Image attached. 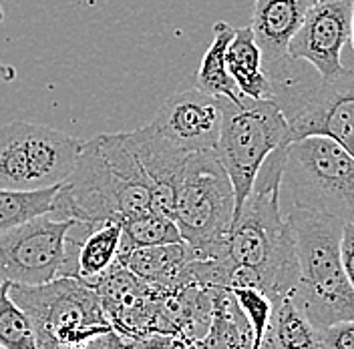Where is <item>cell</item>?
Masks as SVG:
<instances>
[{
	"label": "cell",
	"instance_id": "7a4b0ae2",
	"mask_svg": "<svg viewBox=\"0 0 354 349\" xmlns=\"http://www.w3.org/2000/svg\"><path fill=\"white\" fill-rule=\"evenodd\" d=\"M149 209L151 185L129 132H103L85 141L48 215L103 223L125 221Z\"/></svg>",
	"mask_w": 354,
	"mask_h": 349
},
{
	"label": "cell",
	"instance_id": "6da1fadb",
	"mask_svg": "<svg viewBox=\"0 0 354 349\" xmlns=\"http://www.w3.org/2000/svg\"><path fill=\"white\" fill-rule=\"evenodd\" d=\"M284 159L286 147L266 159L225 239L230 289L256 287L272 301L290 295L300 279L294 231L280 215Z\"/></svg>",
	"mask_w": 354,
	"mask_h": 349
},
{
	"label": "cell",
	"instance_id": "9a60e30c",
	"mask_svg": "<svg viewBox=\"0 0 354 349\" xmlns=\"http://www.w3.org/2000/svg\"><path fill=\"white\" fill-rule=\"evenodd\" d=\"M310 0H256L250 28L262 50L264 63L288 57V44L298 32L310 8Z\"/></svg>",
	"mask_w": 354,
	"mask_h": 349
},
{
	"label": "cell",
	"instance_id": "603a6c76",
	"mask_svg": "<svg viewBox=\"0 0 354 349\" xmlns=\"http://www.w3.org/2000/svg\"><path fill=\"white\" fill-rule=\"evenodd\" d=\"M0 348L39 349L32 321L10 297L8 281H0Z\"/></svg>",
	"mask_w": 354,
	"mask_h": 349
},
{
	"label": "cell",
	"instance_id": "30bf717a",
	"mask_svg": "<svg viewBox=\"0 0 354 349\" xmlns=\"http://www.w3.org/2000/svg\"><path fill=\"white\" fill-rule=\"evenodd\" d=\"M353 0H324L310 4L298 32L288 44V57L304 61L322 81L340 79L346 68L342 65V48L351 41Z\"/></svg>",
	"mask_w": 354,
	"mask_h": 349
},
{
	"label": "cell",
	"instance_id": "277c9868",
	"mask_svg": "<svg viewBox=\"0 0 354 349\" xmlns=\"http://www.w3.org/2000/svg\"><path fill=\"white\" fill-rule=\"evenodd\" d=\"M272 83V101L282 109L290 143L310 134L336 141L354 157V74L346 70L336 81L312 77L304 61L282 59L264 63Z\"/></svg>",
	"mask_w": 354,
	"mask_h": 349
},
{
	"label": "cell",
	"instance_id": "d6986e66",
	"mask_svg": "<svg viewBox=\"0 0 354 349\" xmlns=\"http://www.w3.org/2000/svg\"><path fill=\"white\" fill-rule=\"evenodd\" d=\"M264 346L270 349H320V329L310 323L290 295H284L274 301Z\"/></svg>",
	"mask_w": 354,
	"mask_h": 349
},
{
	"label": "cell",
	"instance_id": "cb8c5ba5",
	"mask_svg": "<svg viewBox=\"0 0 354 349\" xmlns=\"http://www.w3.org/2000/svg\"><path fill=\"white\" fill-rule=\"evenodd\" d=\"M232 291L238 299V306L242 309L248 326L252 329V337H254L252 349H262L270 323H272L274 301L266 295L264 291H260L256 287H234Z\"/></svg>",
	"mask_w": 354,
	"mask_h": 349
},
{
	"label": "cell",
	"instance_id": "ffe728a7",
	"mask_svg": "<svg viewBox=\"0 0 354 349\" xmlns=\"http://www.w3.org/2000/svg\"><path fill=\"white\" fill-rule=\"evenodd\" d=\"M61 185L46 189H6L0 187V233L19 227L30 219L53 211Z\"/></svg>",
	"mask_w": 354,
	"mask_h": 349
},
{
	"label": "cell",
	"instance_id": "4fadbf2b",
	"mask_svg": "<svg viewBox=\"0 0 354 349\" xmlns=\"http://www.w3.org/2000/svg\"><path fill=\"white\" fill-rule=\"evenodd\" d=\"M129 139L151 185V211L174 219L177 179L189 154L167 143L151 125L131 131Z\"/></svg>",
	"mask_w": 354,
	"mask_h": 349
},
{
	"label": "cell",
	"instance_id": "ba28073f",
	"mask_svg": "<svg viewBox=\"0 0 354 349\" xmlns=\"http://www.w3.org/2000/svg\"><path fill=\"white\" fill-rule=\"evenodd\" d=\"M290 145V127L282 109L272 101L245 99L242 105H234L225 99L220 143L216 154L232 181L236 195V213L242 211L254 181L266 159L280 147Z\"/></svg>",
	"mask_w": 354,
	"mask_h": 349
},
{
	"label": "cell",
	"instance_id": "7c38bea8",
	"mask_svg": "<svg viewBox=\"0 0 354 349\" xmlns=\"http://www.w3.org/2000/svg\"><path fill=\"white\" fill-rule=\"evenodd\" d=\"M121 239V221L85 223L73 219L66 231L65 259L59 277H77L95 287L117 263Z\"/></svg>",
	"mask_w": 354,
	"mask_h": 349
},
{
	"label": "cell",
	"instance_id": "d4e9b609",
	"mask_svg": "<svg viewBox=\"0 0 354 349\" xmlns=\"http://www.w3.org/2000/svg\"><path fill=\"white\" fill-rule=\"evenodd\" d=\"M320 349H354V319L320 329Z\"/></svg>",
	"mask_w": 354,
	"mask_h": 349
},
{
	"label": "cell",
	"instance_id": "9c48e42d",
	"mask_svg": "<svg viewBox=\"0 0 354 349\" xmlns=\"http://www.w3.org/2000/svg\"><path fill=\"white\" fill-rule=\"evenodd\" d=\"M73 219L46 215L0 233V281L41 285L59 277Z\"/></svg>",
	"mask_w": 354,
	"mask_h": 349
},
{
	"label": "cell",
	"instance_id": "83f0119b",
	"mask_svg": "<svg viewBox=\"0 0 354 349\" xmlns=\"http://www.w3.org/2000/svg\"><path fill=\"white\" fill-rule=\"evenodd\" d=\"M351 43H353V50H354V0H353V17H351ZM354 74V68H353Z\"/></svg>",
	"mask_w": 354,
	"mask_h": 349
},
{
	"label": "cell",
	"instance_id": "5bb4252c",
	"mask_svg": "<svg viewBox=\"0 0 354 349\" xmlns=\"http://www.w3.org/2000/svg\"><path fill=\"white\" fill-rule=\"evenodd\" d=\"M24 141L32 189H46L65 183L85 145L79 137L37 123H24Z\"/></svg>",
	"mask_w": 354,
	"mask_h": 349
},
{
	"label": "cell",
	"instance_id": "7402d4cb",
	"mask_svg": "<svg viewBox=\"0 0 354 349\" xmlns=\"http://www.w3.org/2000/svg\"><path fill=\"white\" fill-rule=\"evenodd\" d=\"M123 239L121 251L139 249V247H155V245H169L181 243V233L177 229L176 221L155 211H145L141 215L121 221Z\"/></svg>",
	"mask_w": 354,
	"mask_h": 349
},
{
	"label": "cell",
	"instance_id": "4316f807",
	"mask_svg": "<svg viewBox=\"0 0 354 349\" xmlns=\"http://www.w3.org/2000/svg\"><path fill=\"white\" fill-rule=\"evenodd\" d=\"M2 19H4V12H2V6H0V22H2ZM0 81H2V83H12V81H17V68L0 61Z\"/></svg>",
	"mask_w": 354,
	"mask_h": 349
},
{
	"label": "cell",
	"instance_id": "52a82bcc",
	"mask_svg": "<svg viewBox=\"0 0 354 349\" xmlns=\"http://www.w3.org/2000/svg\"><path fill=\"white\" fill-rule=\"evenodd\" d=\"M282 187L294 209L354 223V157L328 137L310 134L288 145Z\"/></svg>",
	"mask_w": 354,
	"mask_h": 349
},
{
	"label": "cell",
	"instance_id": "484cf974",
	"mask_svg": "<svg viewBox=\"0 0 354 349\" xmlns=\"http://www.w3.org/2000/svg\"><path fill=\"white\" fill-rule=\"evenodd\" d=\"M340 255H342L344 273L354 289V223H344L342 241H340Z\"/></svg>",
	"mask_w": 354,
	"mask_h": 349
},
{
	"label": "cell",
	"instance_id": "8fae6325",
	"mask_svg": "<svg viewBox=\"0 0 354 349\" xmlns=\"http://www.w3.org/2000/svg\"><path fill=\"white\" fill-rule=\"evenodd\" d=\"M223 103L225 99L207 94L198 87L183 88L165 99L149 125L183 153L216 151L223 123Z\"/></svg>",
	"mask_w": 354,
	"mask_h": 349
},
{
	"label": "cell",
	"instance_id": "e0dca14e",
	"mask_svg": "<svg viewBox=\"0 0 354 349\" xmlns=\"http://www.w3.org/2000/svg\"><path fill=\"white\" fill-rule=\"evenodd\" d=\"M225 63L230 77L234 79L243 99H272V83L266 72L264 57L250 26L234 30V37L225 50Z\"/></svg>",
	"mask_w": 354,
	"mask_h": 349
},
{
	"label": "cell",
	"instance_id": "f1b7e54d",
	"mask_svg": "<svg viewBox=\"0 0 354 349\" xmlns=\"http://www.w3.org/2000/svg\"><path fill=\"white\" fill-rule=\"evenodd\" d=\"M312 4H316V2H324V0H310Z\"/></svg>",
	"mask_w": 354,
	"mask_h": 349
},
{
	"label": "cell",
	"instance_id": "44dd1931",
	"mask_svg": "<svg viewBox=\"0 0 354 349\" xmlns=\"http://www.w3.org/2000/svg\"><path fill=\"white\" fill-rule=\"evenodd\" d=\"M24 123L12 121L0 127V187L6 189H32Z\"/></svg>",
	"mask_w": 354,
	"mask_h": 349
},
{
	"label": "cell",
	"instance_id": "3957f363",
	"mask_svg": "<svg viewBox=\"0 0 354 349\" xmlns=\"http://www.w3.org/2000/svg\"><path fill=\"white\" fill-rule=\"evenodd\" d=\"M286 219L300 263V279L290 291L294 303L316 329L354 319V289L340 255L344 221L294 207Z\"/></svg>",
	"mask_w": 354,
	"mask_h": 349
},
{
	"label": "cell",
	"instance_id": "2e32d148",
	"mask_svg": "<svg viewBox=\"0 0 354 349\" xmlns=\"http://www.w3.org/2000/svg\"><path fill=\"white\" fill-rule=\"evenodd\" d=\"M192 259L196 257L185 241L127 249V251H119L117 257V261L127 267L133 275L155 287L159 293H174L179 289L181 273Z\"/></svg>",
	"mask_w": 354,
	"mask_h": 349
},
{
	"label": "cell",
	"instance_id": "8992f818",
	"mask_svg": "<svg viewBox=\"0 0 354 349\" xmlns=\"http://www.w3.org/2000/svg\"><path fill=\"white\" fill-rule=\"evenodd\" d=\"M10 297L32 321L39 349H87L115 331L97 289L77 277L10 283Z\"/></svg>",
	"mask_w": 354,
	"mask_h": 349
},
{
	"label": "cell",
	"instance_id": "5b68a950",
	"mask_svg": "<svg viewBox=\"0 0 354 349\" xmlns=\"http://www.w3.org/2000/svg\"><path fill=\"white\" fill-rule=\"evenodd\" d=\"M234 213V187L216 151L189 154L177 179L174 221L196 259L227 263L225 239Z\"/></svg>",
	"mask_w": 354,
	"mask_h": 349
},
{
	"label": "cell",
	"instance_id": "f546056e",
	"mask_svg": "<svg viewBox=\"0 0 354 349\" xmlns=\"http://www.w3.org/2000/svg\"><path fill=\"white\" fill-rule=\"evenodd\" d=\"M0 349H2V348H0Z\"/></svg>",
	"mask_w": 354,
	"mask_h": 349
},
{
	"label": "cell",
	"instance_id": "ac0fdd59",
	"mask_svg": "<svg viewBox=\"0 0 354 349\" xmlns=\"http://www.w3.org/2000/svg\"><path fill=\"white\" fill-rule=\"evenodd\" d=\"M234 30L236 28H232L223 21L214 24V41L207 46V50L201 59V65L196 74V87L201 88L207 94L227 99L234 105H242L245 99L240 94L234 79L230 77L227 63H225V50L234 37Z\"/></svg>",
	"mask_w": 354,
	"mask_h": 349
}]
</instances>
